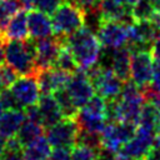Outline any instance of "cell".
<instances>
[{"instance_id":"obj_1","label":"cell","mask_w":160,"mask_h":160,"mask_svg":"<svg viewBox=\"0 0 160 160\" xmlns=\"http://www.w3.org/2000/svg\"><path fill=\"white\" fill-rule=\"evenodd\" d=\"M71 54L78 64V68L88 71L99 64L101 58V42L94 30L82 26L65 39Z\"/></svg>"},{"instance_id":"obj_2","label":"cell","mask_w":160,"mask_h":160,"mask_svg":"<svg viewBox=\"0 0 160 160\" xmlns=\"http://www.w3.org/2000/svg\"><path fill=\"white\" fill-rule=\"evenodd\" d=\"M4 59L19 75L36 74L34 39L8 40L4 44Z\"/></svg>"},{"instance_id":"obj_3","label":"cell","mask_w":160,"mask_h":160,"mask_svg":"<svg viewBox=\"0 0 160 160\" xmlns=\"http://www.w3.org/2000/svg\"><path fill=\"white\" fill-rule=\"evenodd\" d=\"M51 15L52 35L61 40L85 25V11L70 0H64Z\"/></svg>"},{"instance_id":"obj_4","label":"cell","mask_w":160,"mask_h":160,"mask_svg":"<svg viewBox=\"0 0 160 160\" xmlns=\"http://www.w3.org/2000/svg\"><path fill=\"white\" fill-rule=\"evenodd\" d=\"M76 121L80 131L100 134L108 122L106 118V100L100 95H94L76 114Z\"/></svg>"},{"instance_id":"obj_5","label":"cell","mask_w":160,"mask_h":160,"mask_svg":"<svg viewBox=\"0 0 160 160\" xmlns=\"http://www.w3.org/2000/svg\"><path fill=\"white\" fill-rule=\"evenodd\" d=\"M86 72L98 95L104 98L106 101L112 100L120 95L124 82L116 76V74L111 70V68L96 64Z\"/></svg>"},{"instance_id":"obj_6","label":"cell","mask_w":160,"mask_h":160,"mask_svg":"<svg viewBox=\"0 0 160 160\" xmlns=\"http://www.w3.org/2000/svg\"><path fill=\"white\" fill-rule=\"evenodd\" d=\"M45 136L52 148H69L71 149L80 132L79 124L75 118H62L56 124L44 129Z\"/></svg>"},{"instance_id":"obj_7","label":"cell","mask_w":160,"mask_h":160,"mask_svg":"<svg viewBox=\"0 0 160 160\" xmlns=\"http://www.w3.org/2000/svg\"><path fill=\"white\" fill-rule=\"evenodd\" d=\"M130 80L141 90L150 85L154 61L148 49H130Z\"/></svg>"},{"instance_id":"obj_8","label":"cell","mask_w":160,"mask_h":160,"mask_svg":"<svg viewBox=\"0 0 160 160\" xmlns=\"http://www.w3.org/2000/svg\"><path fill=\"white\" fill-rule=\"evenodd\" d=\"M136 125L126 121H108L101 131L102 149L118 152L120 148L128 142L135 134Z\"/></svg>"},{"instance_id":"obj_9","label":"cell","mask_w":160,"mask_h":160,"mask_svg":"<svg viewBox=\"0 0 160 160\" xmlns=\"http://www.w3.org/2000/svg\"><path fill=\"white\" fill-rule=\"evenodd\" d=\"M96 35L104 48H108L109 50L120 49L128 45L129 25L101 18L100 24L96 29Z\"/></svg>"},{"instance_id":"obj_10","label":"cell","mask_w":160,"mask_h":160,"mask_svg":"<svg viewBox=\"0 0 160 160\" xmlns=\"http://www.w3.org/2000/svg\"><path fill=\"white\" fill-rule=\"evenodd\" d=\"M65 91L78 110L95 95V89L88 72L81 69H78L72 72L71 79L65 88Z\"/></svg>"},{"instance_id":"obj_11","label":"cell","mask_w":160,"mask_h":160,"mask_svg":"<svg viewBox=\"0 0 160 160\" xmlns=\"http://www.w3.org/2000/svg\"><path fill=\"white\" fill-rule=\"evenodd\" d=\"M155 135H156V131L136 125V130H135V134L132 135V138L128 142H125L118 152H120L132 160H145V158L154 142Z\"/></svg>"},{"instance_id":"obj_12","label":"cell","mask_w":160,"mask_h":160,"mask_svg":"<svg viewBox=\"0 0 160 160\" xmlns=\"http://www.w3.org/2000/svg\"><path fill=\"white\" fill-rule=\"evenodd\" d=\"M9 89L22 109L30 105H35L41 94L36 74L22 75L21 78H18L9 86Z\"/></svg>"},{"instance_id":"obj_13","label":"cell","mask_w":160,"mask_h":160,"mask_svg":"<svg viewBox=\"0 0 160 160\" xmlns=\"http://www.w3.org/2000/svg\"><path fill=\"white\" fill-rule=\"evenodd\" d=\"M72 72L58 69L55 66L39 69L36 71V79L39 82L41 94H54L59 90L66 88L68 82L71 79Z\"/></svg>"},{"instance_id":"obj_14","label":"cell","mask_w":160,"mask_h":160,"mask_svg":"<svg viewBox=\"0 0 160 160\" xmlns=\"http://www.w3.org/2000/svg\"><path fill=\"white\" fill-rule=\"evenodd\" d=\"M64 40L51 35L42 39L34 40L35 44V61L38 70L39 69H46L54 66L55 59L59 54V50L61 48Z\"/></svg>"},{"instance_id":"obj_15","label":"cell","mask_w":160,"mask_h":160,"mask_svg":"<svg viewBox=\"0 0 160 160\" xmlns=\"http://www.w3.org/2000/svg\"><path fill=\"white\" fill-rule=\"evenodd\" d=\"M155 29L150 20L134 21L129 25V49H148L156 39Z\"/></svg>"},{"instance_id":"obj_16","label":"cell","mask_w":160,"mask_h":160,"mask_svg":"<svg viewBox=\"0 0 160 160\" xmlns=\"http://www.w3.org/2000/svg\"><path fill=\"white\" fill-rule=\"evenodd\" d=\"M26 20L30 39L38 40L52 35L51 18H49L48 14L35 9H30L29 11H26Z\"/></svg>"},{"instance_id":"obj_17","label":"cell","mask_w":160,"mask_h":160,"mask_svg":"<svg viewBox=\"0 0 160 160\" xmlns=\"http://www.w3.org/2000/svg\"><path fill=\"white\" fill-rule=\"evenodd\" d=\"M36 105L41 116V124L44 129L56 124L59 120L64 118L60 105L56 98L54 96V94H40Z\"/></svg>"},{"instance_id":"obj_18","label":"cell","mask_w":160,"mask_h":160,"mask_svg":"<svg viewBox=\"0 0 160 160\" xmlns=\"http://www.w3.org/2000/svg\"><path fill=\"white\" fill-rule=\"evenodd\" d=\"M24 120H25L24 109L4 110L0 114V135L5 139H10L15 136Z\"/></svg>"},{"instance_id":"obj_19","label":"cell","mask_w":160,"mask_h":160,"mask_svg":"<svg viewBox=\"0 0 160 160\" xmlns=\"http://www.w3.org/2000/svg\"><path fill=\"white\" fill-rule=\"evenodd\" d=\"M130 58L131 51L128 46L111 50L109 68H111V70L122 82L130 80Z\"/></svg>"},{"instance_id":"obj_20","label":"cell","mask_w":160,"mask_h":160,"mask_svg":"<svg viewBox=\"0 0 160 160\" xmlns=\"http://www.w3.org/2000/svg\"><path fill=\"white\" fill-rule=\"evenodd\" d=\"M28 38H29V31H28L26 10L20 9L9 20L4 31V39L6 42L8 40H25Z\"/></svg>"},{"instance_id":"obj_21","label":"cell","mask_w":160,"mask_h":160,"mask_svg":"<svg viewBox=\"0 0 160 160\" xmlns=\"http://www.w3.org/2000/svg\"><path fill=\"white\" fill-rule=\"evenodd\" d=\"M51 150L52 146L48 141L46 136H44L42 134L41 136L36 138L34 141L22 148L24 160H46Z\"/></svg>"},{"instance_id":"obj_22","label":"cell","mask_w":160,"mask_h":160,"mask_svg":"<svg viewBox=\"0 0 160 160\" xmlns=\"http://www.w3.org/2000/svg\"><path fill=\"white\" fill-rule=\"evenodd\" d=\"M42 134H44V126L41 124L25 119L21 126L19 128L15 138L24 148L25 145L30 144L31 141H34L36 138L41 136Z\"/></svg>"},{"instance_id":"obj_23","label":"cell","mask_w":160,"mask_h":160,"mask_svg":"<svg viewBox=\"0 0 160 160\" xmlns=\"http://www.w3.org/2000/svg\"><path fill=\"white\" fill-rule=\"evenodd\" d=\"M20 9H22L20 0H0V42L5 44V28L12 15Z\"/></svg>"},{"instance_id":"obj_24","label":"cell","mask_w":160,"mask_h":160,"mask_svg":"<svg viewBox=\"0 0 160 160\" xmlns=\"http://www.w3.org/2000/svg\"><path fill=\"white\" fill-rule=\"evenodd\" d=\"M54 66L58 68V69L69 71V72H74V71H76L79 69L78 64H76V61H75V59H74V56L71 54V50L69 49V46L65 42V40L61 44V48H60L59 54H58V56L55 59Z\"/></svg>"},{"instance_id":"obj_25","label":"cell","mask_w":160,"mask_h":160,"mask_svg":"<svg viewBox=\"0 0 160 160\" xmlns=\"http://www.w3.org/2000/svg\"><path fill=\"white\" fill-rule=\"evenodd\" d=\"M154 11H155V8L150 0H136L130 6V14L134 21L150 20Z\"/></svg>"},{"instance_id":"obj_26","label":"cell","mask_w":160,"mask_h":160,"mask_svg":"<svg viewBox=\"0 0 160 160\" xmlns=\"http://www.w3.org/2000/svg\"><path fill=\"white\" fill-rule=\"evenodd\" d=\"M100 150L76 142L70 150V160H96Z\"/></svg>"},{"instance_id":"obj_27","label":"cell","mask_w":160,"mask_h":160,"mask_svg":"<svg viewBox=\"0 0 160 160\" xmlns=\"http://www.w3.org/2000/svg\"><path fill=\"white\" fill-rule=\"evenodd\" d=\"M28 1H29V10L35 9L48 15H51L64 0H28Z\"/></svg>"},{"instance_id":"obj_28","label":"cell","mask_w":160,"mask_h":160,"mask_svg":"<svg viewBox=\"0 0 160 160\" xmlns=\"http://www.w3.org/2000/svg\"><path fill=\"white\" fill-rule=\"evenodd\" d=\"M0 98H1V102L4 106V110H12V109H22L20 106V104L18 102V100L15 99V96L12 95V92L10 91L9 88H4L0 91Z\"/></svg>"},{"instance_id":"obj_29","label":"cell","mask_w":160,"mask_h":160,"mask_svg":"<svg viewBox=\"0 0 160 160\" xmlns=\"http://www.w3.org/2000/svg\"><path fill=\"white\" fill-rule=\"evenodd\" d=\"M18 72L8 64H1L0 65V78H1V81L4 84V88H9L16 79H18Z\"/></svg>"},{"instance_id":"obj_30","label":"cell","mask_w":160,"mask_h":160,"mask_svg":"<svg viewBox=\"0 0 160 160\" xmlns=\"http://www.w3.org/2000/svg\"><path fill=\"white\" fill-rule=\"evenodd\" d=\"M144 90H146L154 95H160V64L154 62V70H152L150 85Z\"/></svg>"},{"instance_id":"obj_31","label":"cell","mask_w":160,"mask_h":160,"mask_svg":"<svg viewBox=\"0 0 160 160\" xmlns=\"http://www.w3.org/2000/svg\"><path fill=\"white\" fill-rule=\"evenodd\" d=\"M69 148H54L46 160H70Z\"/></svg>"},{"instance_id":"obj_32","label":"cell","mask_w":160,"mask_h":160,"mask_svg":"<svg viewBox=\"0 0 160 160\" xmlns=\"http://www.w3.org/2000/svg\"><path fill=\"white\" fill-rule=\"evenodd\" d=\"M100 1L101 0H75V2L86 12L91 11H98L100 8Z\"/></svg>"},{"instance_id":"obj_33","label":"cell","mask_w":160,"mask_h":160,"mask_svg":"<svg viewBox=\"0 0 160 160\" xmlns=\"http://www.w3.org/2000/svg\"><path fill=\"white\" fill-rule=\"evenodd\" d=\"M149 50H150L152 61H154L155 64H160V36L156 38V39L151 42V45L149 46Z\"/></svg>"},{"instance_id":"obj_34","label":"cell","mask_w":160,"mask_h":160,"mask_svg":"<svg viewBox=\"0 0 160 160\" xmlns=\"http://www.w3.org/2000/svg\"><path fill=\"white\" fill-rule=\"evenodd\" d=\"M150 21L155 29V32H156V36L159 38L160 36V8L156 9L152 14V16L150 18Z\"/></svg>"},{"instance_id":"obj_35","label":"cell","mask_w":160,"mask_h":160,"mask_svg":"<svg viewBox=\"0 0 160 160\" xmlns=\"http://www.w3.org/2000/svg\"><path fill=\"white\" fill-rule=\"evenodd\" d=\"M5 146H6V139L0 135V156L2 155V152L5 150Z\"/></svg>"},{"instance_id":"obj_36","label":"cell","mask_w":160,"mask_h":160,"mask_svg":"<svg viewBox=\"0 0 160 160\" xmlns=\"http://www.w3.org/2000/svg\"><path fill=\"white\" fill-rule=\"evenodd\" d=\"M4 61H5V59H4V44L0 42V65H1Z\"/></svg>"},{"instance_id":"obj_37","label":"cell","mask_w":160,"mask_h":160,"mask_svg":"<svg viewBox=\"0 0 160 160\" xmlns=\"http://www.w3.org/2000/svg\"><path fill=\"white\" fill-rule=\"evenodd\" d=\"M150 1H151V4L154 5V8H155V10L160 8V0H150Z\"/></svg>"},{"instance_id":"obj_38","label":"cell","mask_w":160,"mask_h":160,"mask_svg":"<svg viewBox=\"0 0 160 160\" xmlns=\"http://www.w3.org/2000/svg\"><path fill=\"white\" fill-rule=\"evenodd\" d=\"M110 1H114L116 4H125V0H110ZM126 5V4H125Z\"/></svg>"},{"instance_id":"obj_39","label":"cell","mask_w":160,"mask_h":160,"mask_svg":"<svg viewBox=\"0 0 160 160\" xmlns=\"http://www.w3.org/2000/svg\"><path fill=\"white\" fill-rule=\"evenodd\" d=\"M4 111V106H2V102H1V98H0V114Z\"/></svg>"},{"instance_id":"obj_40","label":"cell","mask_w":160,"mask_h":160,"mask_svg":"<svg viewBox=\"0 0 160 160\" xmlns=\"http://www.w3.org/2000/svg\"><path fill=\"white\" fill-rule=\"evenodd\" d=\"M4 89V84H2V81H1V78H0V91Z\"/></svg>"},{"instance_id":"obj_41","label":"cell","mask_w":160,"mask_h":160,"mask_svg":"<svg viewBox=\"0 0 160 160\" xmlns=\"http://www.w3.org/2000/svg\"><path fill=\"white\" fill-rule=\"evenodd\" d=\"M0 160H4V159H2V158H1V156H0Z\"/></svg>"},{"instance_id":"obj_42","label":"cell","mask_w":160,"mask_h":160,"mask_svg":"<svg viewBox=\"0 0 160 160\" xmlns=\"http://www.w3.org/2000/svg\"><path fill=\"white\" fill-rule=\"evenodd\" d=\"M70 1H74V2H75V0H70Z\"/></svg>"},{"instance_id":"obj_43","label":"cell","mask_w":160,"mask_h":160,"mask_svg":"<svg viewBox=\"0 0 160 160\" xmlns=\"http://www.w3.org/2000/svg\"><path fill=\"white\" fill-rule=\"evenodd\" d=\"M96 160H98V159H96Z\"/></svg>"}]
</instances>
